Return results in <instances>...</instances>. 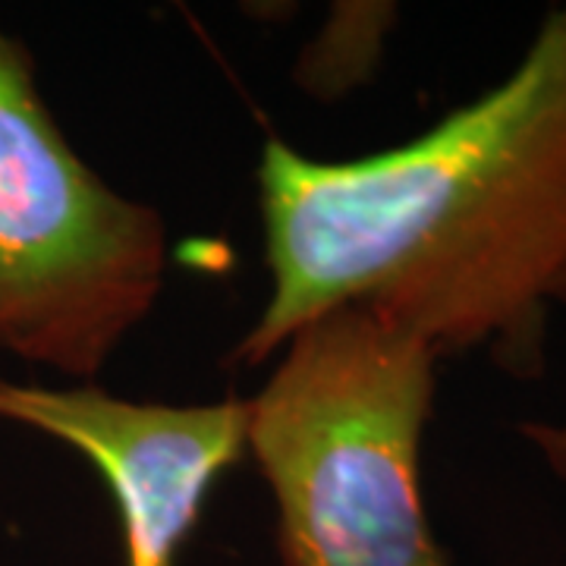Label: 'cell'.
I'll list each match as a JSON object with an SVG mask.
<instances>
[{
  "label": "cell",
  "instance_id": "5",
  "mask_svg": "<svg viewBox=\"0 0 566 566\" xmlns=\"http://www.w3.org/2000/svg\"><path fill=\"white\" fill-rule=\"evenodd\" d=\"M557 300H566V281L560 283ZM523 431L532 438V444L545 453L551 469L566 475V424H526Z\"/></svg>",
  "mask_w": 566,
  "mask_h": 566
},
{
  "label": "cell",
  "instance_id": "2",
  "mask_svg": "<svg viewBox=\"0 0 566 566\" xmlns=\"http://www.w3.org/2000/svg\"><path fill=\"white\" fill-rule=\"evenodd\" d=\"M281 353L245 400V447L277 504L283 566H450L419 482L434 349L346 305Z\"/></svg>",
  "mask_w": 566,
  "mask_h": 566
},
{
  "label": "cell",
  "instance_id": "1",
  "mask_svg": "<svg viewBox=\"0 0 566 566\" xmlns=\"http://www.w3.org/2000/svg\"><path fill=\"white\" fill-rule=\"evenodd\" d=\"M259 208L271 296L233 363L359 305L438 359L488 349L535 375L566 281V7L501 85L397 148L315 161L268 139Z\"/></svg>",
  "mask_w": 566,
  "mask_h": 566
},
{
  "label": "cell",
  "instance_id": "4",
  "mask_svg": "<svg viewBox=\"0 0 566 566\" xmlns=\"http://www.w3.org/2000/svg\"><path fill=\"white\" fill-rule=\"evenodd\" d=\"M0 419L80 450L114 497L126 566H177L214 482L245 453V400L133 403L0 378Z\"/></svg>",
  "mask_w": 566,
  "mask_h": 566
},
{
  "label": "cell",
  "instance_id": "3",
  "mask_svg": "<svg viewBox=\"0 0 566 566\" xmlns=\"http://www.w3.org/2000/svg\"><path fill=\"white\" fill-rule=\"evenodd\" d=\"M161 214L82 161L0 32V353L92 381L158 303Z\"/></svg>",
  "mask_w": 566,
  "mask_h": 566
}]
</instances>
